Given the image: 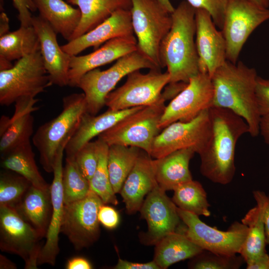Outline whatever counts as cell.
I'll return each instance as SVG.
<instances>
[{
	"instance_id": "41",
	"label": "cell",
	"mask_w": 269,
	"mask_h": 269,
	"mask_svg": "<svg viewBox=\"0 0 269 269\" xmlns=\"http://www.w3.org/2000/svg\"><path fill=\"white\" fill-rule=\"evenodd\" d=\"M256 98L260 116L269 115V79L258 76L256 86Z\"/></svg>"
},
{
	"instance_id": "39",
	"label": "cell",
	"mask_w": 269,
	"mask_h": 269,
	"mask_svg": "<svg viewBox=\"0 0 269 269\" xmlns=\"http://www.w3.org/2000/svg\"><path fill=\"white\" fill-rule=\"evenodd\" d=\"M99 159V146L97 139L85 144L74 157L80 170L89 181L97 169Z\"/></svg>"
},
{
	"instance_id": "6",
	"label": "cell",
	"mask_w": 269,
	"mask_h": 269,
	"mask_svg": "<svg viewBox=\"0 0 269 269\" xmlns=\"http://www.w3.org/2000/svg\"><path fill=\"white\" fill-rule=\"evenodd\" d=\"M132 24L137 50L158 69L160 45L172 24L171 13L158 0H131Z\"/></svg>"
},
{
	"instance_id": "33",
	"label": "cell",
	"mask_w": 269,
	"mask_h": 269,
	"mask_svg": "<svg viewBox=\"0 0 269 269\" xmlns=\"http://www.w3.org/2000/svg\"><path fill=\"white\" fill-rule=\"evenodd\" d=\"M241 222L248 228V234L240 253L246 263L267 252L265 229L261 208L256 205L251 209Z\"/></svg>"
},
{
	"instance_id": "45",
	"label": "cell",
	"mask_w": 269,
	"mask_h": 269,
	"mask_svg": "<svg viewBox=\"0 0 269 269\" xmlns=\"http://www.w3.org/2000/svg\"><path fill=\"white\" fill-rule=\"evenodd\" d=\"M114 268L116 269H160L159 266L153 261L139 263L129 262L120 259H119Z\"/></svg>"
},
{
	"instance_id": "1",
	"label": "cell",
	"mask_w": 269,
	"mask_h": 269,
	"mask_svg": "<svg viewBox=\"0 0 269 269\" xmlns=\"http://www.w3.org/2000/svg\"><path fill=\"white\" fill-rule=\"evenodd\" d=\"M210 132L200 152V172L212 182L226 185L233 180L236 171L235 149L237 141L249 133L245 120L227 109L212 106L209 109Z\"/></svg>"
},
{
	"instance_id": "21",
	"label": "cell",
	"mask_w": 269,
	"mask_h": 269,
	"mask_svg": "<svg viewBox=\"0 0 269 269\" xmlns=\"http://www.w3.org/2000/svg\"><path fill=\"white\" fill-rule=\"evenodd\" d=\"M66 145V143L63 144L59 148L53 166L54 176L50 186L52 212L45 236L46 242L42 246L38 258V265L48 264L54 266L59 252V234L61 232L64 206L62 186V160Z\"/></svg>"
},
{
	"instance_id": "48",
	"label": "cell",
	"mask_w": 269,
	"mask_h": 269,
	"mask_svg": "<svg viewBox=\"0 0 269 269\" xmlns=\"http://www.w3.org/2000/svg\"><path fill=\"white\" fill-rule=\"evenodd\" d=\"M260 133L265 142L269 144V115L261 117L260 123Z\"/></svg>"
},
{
	"instance_id": "26",
	"label": "cell",
	"mask_w": 269,
	"mask_h": 269,
	"mask_svg": "<svg viewBox=\"0 0 269 269\" xmlns=\"http://www.w3.org/2000/svg\"><path fill=\"white\" fill-rule=\"evenodd\" d=\"M14 209L42 238L45 237L52 212L50 189L42 190L31 185Z\"/></svg>"
},
{
	"instance_id": "42",
	"label": "cell",
	"mask_w": 269,
	"mask_h": 269,
	"mask_svg": "<svg viewBox=\"0 0 269 269\" xmlns=\"http://www.w3.org/2000/svg\"><path fill=\"white\" fill-rule=\"evenodd\" d=\"M13 6L18 12L20 26H32L31 12L37 10L34 0H12Z\"/></svg>"
},
{
	"instance_id": "10",
	"label": "cell",
	"mask_w": 269,
	"mask_h": 269,
	"mask_svg": "<svg viewBox=\"0 0 269 269\" xmlns=\"http://www.w3.org/2000/svg\"><path fill=\"white\" fill-rule=\"evenodd\" d=\"M177 212L186 226L179 230L202 249L227 256L240 254L248 234L246 225L235 222L223 231L207 225L196 214L178 207Z\"/></svg>"
},
{
	"instance_id": "22",
	"label": "cell",
	"mask_w": 269,
	"mask_h": 269,
	"mask_svg": "<svg viewBox=\"0 0 269 269\" xmlns=\"http://www.w3.org/2000/svg\"><path fill=\"white\" fill-rule=\"evenodd\" d=\"M134 34L131 10L121 9L92 30L61 46L71 56L78 55L89 47L98 48L110 39Z\"/></svg>"
},
{
	"instance_id": "23",
	"label": "cell",
	"mask_w": 269,
	"mask_h": 269,
	"mask_svg": "<svg viewBox=\"0 0 269 269\" xmlns=\"http://www.w3.org/2000/svg\"><path fill=\"white\" fill-rule=\"evenodd\" d=\"M157 185L154 159L141 150L120 192L127 212L134 214L139 211L144 197Z\"/></svg>"
},
{
	"instance_id": "53",
	"label": "cell",
	"mask_w": 269,
	"mask_h": 269,
	"mask_svg": "<svg viewBox=\"0 0 269 269\" xmlns=\"http://www.w3.org/2000/svg\"><path fill=\"white\" fill-rule=\"evenodd\" d=\"M69 0H66L67 1H68Z\"/></svg>"
},
{
	"instance_id": "4",
	"label": "cell",
	"mask_w": 269,
	"mask_h": 269,
	"mask_svg": "<svg viewBox=\"0 0 269 269\" xmlns=\"http://www.w3.org/2000/svg\"><path fill=\"white\" fill-rule=\"evenodd\" d=\"M87 112L84 94L73 93L62 99V110L56 118L40 126L32 138L39 153L44 170L53 172L57 153L60 146L67 143Z\"/></svg>"
},
{
	"instance_id": "20",
	"label": "cell",
	"mask_w": 269,
	"mask_h": 269,
	"mask_svg": "<svg viewBox=\"0 0 269 269\" xmlns=\"http://www.w3.org/2000/svg\"><path fill=\"white\" fill-rule=\"evenodd\" d=\"M38 100L21 97L15 102L13 116H2L0 121V152L1 157L18 146L30 141L33 133L34 118L32 113L38 109Z\"/></svg>"
},
{
	"instance_id": "49",
	"label": "cell",
	"mask_w": 269,
	"mask_h": 269,
	"mask_svg": "<svg viewBox=\"0 0 269 269\" xmlns=\"http://www.w3.org/2000/svg\"><path fill=\"white\" fill-rule=\"evenodd\" d=\"M9 19L3 11L0 14V37L8 33L9 30Z\"/></svg>"
},
{
	"instance_id": "44",
	"label": "cell",
	"mask_w": 269,
	"mask_h": 269,
	"mask_svg": "<svg viewBox=\"0 0 269 269\" xmlns=\"http://www.w3.org/2000/svg\"><path fill=\"white\" fill-rule=\"evenodd\" d=\"M253 196L258 205L261 209L265 225L266 243L269 245V198L264 191L255 190Z\"/></svg>"
},
{
	"instance_id": "36",
	"label": "cell",
	"mask_w": 269,
	"mask_h": 269,
	"mask_svg": "<svg viewBox=\"0 0 269 269\" xmlns=\"http://www.w3.org/2000/svg\"><path fill=\"white\" fill-rule=\"evenodd\" d=\"M99 146V159L97 169L89 181L90 190L101 199L103 203L117 205L119 201L112 187L107 166L109 146L97 139Z\"/></svg>"
},
{
	"instance_id": "16",
	"label": "cell",
	"mask_w": 269,
	"mask_h": 269,
	"mask_svg": "<svg viewBox=\"0 0 269 269\" xmlns=\"http://www.w3.org/2000/svg\"><path fill=\"white\" fill-rule=\"evenodd\" d=\"M158 184L147 195L139 210L141 217L147 222L145 243L156 245L166 235L179 227L181 219L177 207Z\"/></svg>"
},
{
	"instance_id": "27",
	"label": "cell",
	"mask_w": 269,
	"mask_h": 269,
	"mask_svg": "<svg viewBox=\"0 0 269 269\" xmlns=\"http://www.w3.org/2000/svg\"><path fill=\"white\" fill-rule=\"evenodd\" d=\"M39 16L68 42L71 40L81 18L79 8L63 0H34Z\"/></svg>"
},
{
	"instance_id": "47",
	"label": "cell",
	"mask_w": 269,
	"mask_h": 269,
	"mask_svg": "<svg viewBox=\"0 0 269 269\" xmlns=\"http://www.w3.org/2000/svg\"><path fill=\"white\" fill-rule=\"evenodd\" d=\"M67 269H91V264L85 258L80 257H74L68 260Z\"/></svg>"
},
{
	"instance_id": "50",
	"label": "cell",
	"mask_w": 269,
	"mask_h": 269,
	"mask_svg": "<svg viewBox=\"0 0 269 269\" xmlns=\"http://www.w3.org/2000/svg\"><path fill=\"white\" fill-rule=\"evenodd\" d=\"M0 269H16V265L6 258L0 255Z\"/></svg>"
},
{
	"instance_id": "30",
	"label": "cell",
	"mask_w": 269,
	"mask_h": 269,
	"mask_svg": "<svg viewBox=\"0 0 269 269\" xmlns=\"http://www.w3.org/2000/svg\"><path fill=\"white\" fill-rule=\"evenodd\" d=\"M30 141L14 149L1 157L2 167L16 172L28 180L35 187L50 189L37 168Z\"/></svg>"
},
{
	"instance_id": "40",
	"label": "cell",
	"mask_w": 269,
	"mask_h": 269,
	"mask_svg": "<svg viewBox=\"0 0 269 269\" xmlns=\"http://www.w3.org/2000/svg\"><path fill=\"white\" fill-rule=\"evenodd\" d=\"M196 9H203L211 15L216 26L222 29L228 0H185Z\"/></svg>"
},
{
	"instance_id": "5",
	"label": "cell",
	"mask_w": 269,
	"mask_h": 269,
	"mask_svg": "<svg viewBox=\"0 0 269 269\" xmlns=\"http://www.w3.org/2000/svg\"><path fill=\"white\" fill-rule=\"evenodd\" d=\"M163 93L156 103L142 107L128 115L111 128L100 134L98 139L108 146L114 144L135 146L150 153L155 137L161 130L158 127L160 118L169 99Z\"/></svg>"
},
{
	"instance_id": "8",
	"label": "cell",
	"mask_w": 269,
	"mask_h": 269,
	"mask_svg": "<svg viewBox=\"0 0 269 269\" xmlns=\"http://www.w3.org/2000/svg\"><path fill=\"white\" fill-rule=\"evenodd\" d=\"M51 85L39 50L0 71V104L7 107L21 97L35 98Z\"/></svg>"
},
{
	"instance_id": "29",
	"label": "cell",
	"mask_w": 269,
	"mask_h": 269,
	"mask_svg": "<svg viewBox=\"0 0 269 269\" xmlns=\"http://www.w3.org/2000/svg\"><path fill=\"white\" fill-rule=\"evenodd\" d=\"M203 250L178 228L155 245L153 261L160 269H165L177 262L193 258Z\"/></svg>"
},
{
	"instance_id": "51",
	"label": "cell",
	"mask_w": 269,
	"mask_h": 269,
	"mask_svg": "<svg viewBox=\"0 0 269 269\" xmlns=\"http://www.w3.org/2000/svg\"><path fill=\"white\" fill-rule=\"evenodd\" d=\"M165 8L170 13L174 10L175 8L171 4L170 0H158Z\"/></svg>"
},
{
	"instance_id": "35",
	"label": "cell",
	"mask_w": 269,
	"mask_h": 269,
	"mask_svg": "<svg viewBox=\"0 0 269 269\" xmlns=\"http://www.w3.org/2000/svg\"><path fill=\"white\" fill-rule=\"evenodd\" d=\"M62 186L64 204L85 198L90 191L89 181L80 170L74 158H66Z\"/></svg>"
},
{
	"instance_id": "46",
	"label": "cell",
	"mask_w": 269,
	"mask_h": 269,
	"mask_svg": "<svg viewBox=\"0 0 269 269\" xmlns=\"http://www.w3.org/2000/svg\"><path fill=\"white\" fill-rule=\"evenodd\" d=\"M246 263L247 269H269V255L266 252Z\"/></svg>"
},
{
	"instance_id": "12",
	"label": "cell",
	"mask_w": 269,
	"mask_h": 269,
	"mask_svg": "<svg viewBox=\"0 0 269 269\" xmlns=\"http://www.w3.org/2000/svg\"><path fill=\"white\" fill-rule=\"evenodd\" d=\"M103 204L100 197L90 190L85 198L64 204L60 231L76 250L87 248L98 239V212Z\"/></svg>"
},
{
	"instance_id": "2",
	"label": "cell",
	"mask_w": 269,
	"mask_h": 269,
	"mask_svg": "<svg viewBox=\"0 0 269 269\" xmlns=\"http://www.w3.org/2000/svg\"><path fill=\"white\" fill-rule=\"evenodd\" d=\"M258 76L255 68L242 62L235 64L226 60L211 77L214 91L212 106L229 109L243 118L253 137L260 133L261 118L256 98Z\"/></svg>"
},
{
	"instance_id": "24",
	"label": "cell",
	"mask_w": 269,
	"mask_h": 269,
	"mask_svg": "<svg viewBox=\"0 0 269 269\" xmlns=\"http://www.w3.org/2000/svg\"><path fill=\"white\" fill-rule=\"evenodd\" d=\"M139 106L122 110H108L98 116L86 112L67 143L65 151L66 158H74L79 150L95 136L113 127L128 115L138 110Z\"/></svg>"
},
{
	"instance_id": "9",
	"label": "cell",
	"mask_w": 269,
	"mask_h": 269,
	"mask_svg": "<svg viewBox=\"0 0 269 269\" xmlns=\"http://www.w3.org/2000/svg\"><path fill=\"white\" fill-rule=\"evenodd\" d=\"M170 76L160 69H150L145 74L139 70L127 75L126 82L106 97L105 106L112 110H122L152 105L163 97V89L168 85Z\"/></svg>"
},
{
	"instance_id": "13",
	"label": "cell",
	"mask_w": 269,
	"mask_h": 269,
	"mask_svg": "<svg viewBox=\"0 0 269 269\" xmlns=\"http://www.w3.org/2000/svg\"><path fill=\"white\" fill-rule=\"evenodd\" d=\"M42 238L37 231L10 207L0 206V249L20 256L25 269H37Z\"/></svg>"
},
{
	"instance_id": "25",
	"label": "cell",
	"mask_w": 269,
	"mask_h": 269,
	"mask_svg": "<svg viewBox=\"0 0 269 269\" xmlns=\"http://www.w3.org/2000/svg\"><path fill=\"white\" fill-rule=\"evenodd\" d=\"M195 150L185 148L154 159L158 185L163 190H173L179 185L192 180L189 162Z\"/></svg>"
},
{
	"instance_id": "14",
	"label": "cell",
	"mask_w": 269,
	"mask_h": 269,
	"mask_svg": "<svg viewBox=\"0 0 269 269\" xmlns=\"http://www.w3.org/2000/svg\"><path fill=\"white\" fill-rule=\"evenodd\" d=\"M209 109L190 121H177L162 129L154 139L149 154L151 157L157 159L174 151L190 147L199 154L210 134Z\"/></svg>"
},
{
	"instance_id": "34",
	"label": "cell",
	"mask_w": 269,
	"mask_h": 269,
	"mask_svg": "<svg viewBox=\"0 0 269 269\" xmlns=\"http://www.w3.org/2000/svg\"><path fill=\"white\" fill-rule=\"evenodd\" d=\"M173 191L172 200L178 208L198 216H210L207 193L199 182L191 180L179 185Z\"/></svg>"
},
{
	"instance_id": "28",
	"label": "cell",
	"mask_w": 269,
	"mask_h": 269,
	"mask_svg": "<svg viewBox=\"0 0 269 269\" xmlns=\"http://www.w3.org/2000/svg\"><path fill=\"white\" fill-rule=\"evenodd\" d=\"M67 2L78 6L81 14L80 22L71 40L92 30L116 11L131 10L132 7L131 0H69Z\"/></svg>"
},
{
	"instance_id": "18",
	"label": "cell",
	"mask_w": 269,
	"mask_h": 269,
	"mask_svg": "<svg viewBox=\"0 0 269 269\" xmlns=\"http://www.w3.org/2000/svg\"><path fill=\"white\" fill-rule=\"evenodd\" d=\"M136 50L137 39L133 34L110 39L88 54L72 56L69 69L68 86L78 87L81 78L88 72L117 60Z\"/></svg>"
},
{
	"instance_id": "3",
	"label": "cell",
	"mask_w": 269,
	"mask_h": 269,
	"mask_svg": "<svg viewBox=\"0 0 269 269\" xmlns=\"http://www.w3.org/2000/svg\"><path fill=\"white\" fill-rule=\"evenodd\" d=\"M172 24L159 48L161 67H166L168 84L188 83L198 74L195 44V9L182 1L171 13Z\"/></svg>"
},
{
	"instance_id": "15",
	"label": "cell",
	"mask_w": 269,
	"mask_h": 269,
	"mask_svg": "<svg viewBox=\"0 0 269 269\" xmlns=\"http://www.w3.org/2000/svg\"><path fill=\"white\" fill-rule=\"evenodd\" d=\"M213 86L210 76L199 72L165 107L158 127L162 130L177 122H187L213 106Z\"/></svg>"
},
{
	"instance_id": "7",
	"label": "cell",
	"mask_w": 269,
	"mask_h": 269,
	"mask_svg": "<svg viewBox=\"0 0 269 269\" xmlns=\"http://www.w3.org/2000/svg\"><path fill=\"white\" fill-rule=\"evenodd\" d=\"M143 68L158 69L136 50L121 57L105 70L96 68L86 73L81 78L78 87L82 90L85 95L87 112L96 115L105 106L107 96L123 77Z\"/></svg>"
},
{
	"instance_id": "17",
	"label": "cell",
	"mask_w": 269,
	"mask_h": 269,
	"mask_svg": "<svg viewBox=\"0 0 269 269\" xmlns=\"http://www.w3.org/2000/svg\"><path fill=\"white\" fill-rule=\"evenodd\" d=\"M195 44L199 72L210 77L227 60L226 43L222 31L218 30L210 13L195 9Z\"/></svg>"
},
{
	"instance_id": "43",
	"label": "cell",
	"mask_w": 269,
	"mask_h": 269,
	"mask_svg": "<svg viewBox=\"0 0 269 269\" xmlns=\"http://www.w3.org/2000/svg\"><path fill=\"white\" fill-rule=\"evenodd\" d=\"M98 219L105 228L113 229L117 227L120 222V216L112 207L103 204L98 212Z\"/></svg>"
},
{
	"instance_id": "38",
	"label": "cell",
	"mask_w": 269,
	"mask_h": 269,
	"mask_svg": "<svg viewBox=\"0 0 269 269\" xmlns=\"http://www.w3.org/2000/svg\"><path fill=\"white\" fill-rule=\"evenodd\" d=\"M192 259L189 267L194 269H238L245 262L240 256H227L203 250Z\"/></svg>"
},
{
	"instance_id": "11",
	"label": "cell",
	"mask_w": 269,
	"mask_h": 269,
	"mask_svg": "<svg viewBox=\"0 0 269 269\" xmlns=\"http://www.w3.org/2000/svg\"><path fill=\"white\" fill-rule=\"evenodd\" d=\"M269 19V9L249 0H228L222 29L226 43V59L237 63L252 33Z\"/></svg>"
},
{
	"instance_id": "54",
	"label": "cell",
	"mask_w": 269,
	"mask_h": 269,
	"mask_svg": "<svg viewBox=\"0 0 269 269\" xmlns=\"http://www.w3.org/2000/svg\"><path fill=\"white\" fill-rule=\"evenodd\" d=\"M268 197H269V195H268Z\"/></svg>"
},
{
	"instance_id": "31",
	"label": "cell",
	"mask_w": 269,
	"mask_h": 269,
	"mask_svg": "<svg viewBox=\"0 0 269 269\" xmlns=\"http://www.w3.org/2000/svg\"><path fill=\"white\" fill-rule=\"evenodd\" d=\"M39 50V37L32 26H20L0 37V58L11 62Z\"/></svg>"
},
{
	"instance_id": "52",
	"label": "cell",
	"mask_w": 269,
	"mask_h": 269,
	"mask_svg": "<svg viewBox=\"0 0 269 269\" xmlns=\"http://www.w3.org/2000/svg\"><path fill=\"white\" fill-rule=\"evenodd\" d=\"M262 7L268 8L269 7V0H249Z\"/></svg>"
},
{
	"instance_id": "37",
	"label": "cell",
	"mask_w": 269,
	"mask_h": 269,
	"mask_svg": "<svg viewBox=\"0 0 269 269\" xmlns=\"http://www.w3.org/2000/svg\"><path fill=\"white\" fill-rule=\"evenodd\" d=\"M31 185L16 172H2L0 177V206L14 209Z\"/></svg>"
},
{
	"instance_id": "32",
	"label": "cell",
	"mask_w": 269,
	"mask_h": 269,
	"mask_svg": "<svg viewBox=\"0 0 269 269\" xmlns=\"http://www.w3.org/2000/svg\"><path fill=\"white\" fill-rule=\"evenodd\" d=\"M141 150L135 146H109L107 166L110 182L116 194L120 192Z\"/></svg>"
},
{
	"instance_id": "19",
	"label": "cell",
	"mask_w": 269,
	"mask_h": 269,
	"mask_svg": "<svg viewBox=\"0 0 269 269\" xmlns=\"http://www.w3.org/2000/svg\"><path fill=\"white\" fill-rule=\"evenodd\" d=\"M32 26L39 37L42 59L51 85L68 86L71 56L62 50L57 40V33L40 16H32Z\"/></svg>"
}]
</instances>
